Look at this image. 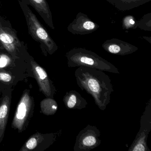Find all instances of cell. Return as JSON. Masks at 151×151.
Wrapping results in <instances>:
<instances>
[{"mask_svg": "<svg viewBox=\"0 0 151 151\" xmlns=\"http://www.w3.org/2000/svg\"><path fill=\"white\" fill-rule=\"evenodd\" d=\"M99 27V24L92 21L86 14L79 12L68 26V30L74 35H84L94 32Z\"/></svg>", "mask_w": 151, "mask_h": 151, "instance_id": "cell-8", "label": "cell"}, {"mask_svg": "<svg viewBox=\"0 0 151 151\" xmlns=\"http://www.w3.org/2000/svg\"><path fill=\"white\" fill-rule=\"evenodd\" d=\"M8 58L6 55H2L0 57V67H4L7 63Z\"/></svg>", "mask_w": 151, "mask_h": 151, "instance_id": "cell-20", "label": "cell"}, {"mask_svg": "<svg viewBox=\"0 0 151 151\" xmlns=\"http://www.w3.org/2000/svg\"><path fill=\"white\" fill-rule=\"evenodd\" d=\"M0 45L13 57L16 56L24 46L23 42L19 39L11 23L1 16Z\"/></svg>", "mask_w": 151, "mask_h": 151, "instance_id": "cell-4", "label": "cell"}, {"mask_svg": "<svg viewBox=\"0 0 151 151\" xmlns=\"http://www.w3.org/2000/svg\"><path fill=\"white\" fill-rule=\"evenodd\" d=\"M142 38L144 39V40H146V41H147V42H149L150 44H151V37H146V36H143V37H142Z\"/></svg>", "mask_w": 151, "mask_h": 151, "instance_id": "cell-21", "label": "cell"}, {"mask_svg": "<svg viewBox=\"0 0 151 151\" xmlns=\"http://www.w3.org/2000/svg\"><path fill=\"white\" fill-rule=\"evenodd\" d=\"M138 27L141 30L151 32V13L145 14L138 22Z\"/></svg>", "mask_w": 151, "mask_h": 151, "instance_id": "cell-18", "label": "cell"}, {"mask_svg": "<svg viewBox=\"0 0 151 151\" xmlns=\"http://www.w3.org/2000/svg\"><path fill=\"white\" fill-rule=\"evenodd\" d=\"M75 75L78 87L93 97L100 109L105 110L114 92L109 76L102 70L86 67H78Z\"/></svg>", "mask_w": 151, "mask_h": 151, "instance_id": "cell-1", "label": "cell"}, {"mask_svg": "<svg viewBox=\"0 0 151 151\" xmlns=\"http://www.w3.org/2000/svg\"><path fill=\"white\" fill-rule=\"evenodd\" d=\"M122 26L124 30L135 29L138 27V22L133 16L129 15L123 18Z\"/></svg>", "mask_w": 151, "mask_h": 151, "instance_id": "cell-17", "label": "cell"}, {"mask_svg": "<svg viewBox=\"0 0 151 151\" xmlns=\"http://www.w3.org/2000/svg\"><path fill=\"white\" fill-rule=\"evenodd\" d=\"M10 105V99L8 95H6L0 104V142L2 141L4 137L8 119Z\"/></svg>", "mask_w": 151, "mask_h": 151, "instance_id": "cell-14", "label": "cell"}, {"mask_svg": "<svg viewBox=\"0 0 151 151\" xmlns=\"http://www.w3.org/2000/svg\"><path fill=\"white\" fill-rule=\"evenodd\" d=\"M18 2L25 17L29 34L35 41L40 44L43 50L49 54H53L58 49L56 43L29 6L20 0H18Z\"/></svg>", "mask_w": 151, "mask_h": 151, "instance_id": "cell-3", "label": "cell"}, {"mask_svg": "<svg viewBox=\"0 0 151 151\" xmlns=\"http://www.w3.org/2000/svg\"><path fill=\"white\" fill-rule=\"evenodd\" d=\"M102 47L107 52L118 55L131 54L138 50L137 47L116 38L106 40L102 44Z\"/></svg>", "mask_w": 151, "mask_h": 151, "instance_id": "cell-10", "label": "cell"}, {"mask_svg": "<svg viewBox=\"0 0 151 151\" xmlns=\"http://www.w3.org/2000/svg\"><path fill=\"white\" fill-rule=\"evenodd\" d=\"M33 75L40 90L47 98H52L55 90L45 70L33 60H31Z\"/></svg>", "mask_w": 151, "mask_h": 151, "instance_id": "cell-9", "label": "cell"}, {"mask_svg": "<svg viewBox=\"0 0 151 151\" xmlns=\"http://www.w3.org/2000/svg\"><path fill=\"white\" fill-rule=\"evenodd\" d=\"M63 101L68 109H82L86 108L88 105L86 100L78 92L73 90L66 93Z\"/></svg>", "mask_w": 151, "mask_h": 151, "instance_id": "cell-12", "label": "cell"}, {"mask_svg": "<svg viewBox=\"0 0 151 151\" xmlns=\"http://www.w3.org/2000/svg\"><path fill=\"white\" fill-rule=\"evenodd\" d=\"M151 130V99L147 105L140 119V127L129 151H150L147 145L148 134Z\"/></svg>", "mask_w": 151, "mask_h": 151, "instance_id": "cell-5", "label": "cell"}, {"mask_svg": "<svg viewBox=\"0 0 151 151\" xmlns=\"http://www.w3.org/2000/svg\"><path fill=\"white\" fill-rule=\"evenodd\" d=\"M28 6H31L42 17L46 24L52 29H55L52 16L47 0H20Z\"/></svg>", "mask_w": 151, "mask_h": 151, "instance_id": "cell-11", "label": "cell"}, {"mask_svg": "<svg viewBox=\"0 0 151 151\" xmlns=\"http://www.w3.org/2000/svg\"><path fill=\"white\" fill-rule=\"evenodd\" d=\"M12 77L9 74L3 72H0V81L9 82L12 80Z\"/></svg>", "mask_w": 151, "mask_h": 151, "instance_id": "cell-19", "label": "cell"}, {"mask_svg": "<svg viewBox=\"0 0 151 151\" xmlns=\"http://www.w3.org/2000/svg\"><path fill=\"white\" fill-rule=\"evenodd\" d=\"M40 107L42 113L46 115L54 114L58 109V104L52 98H47L42 101Z\"/></svg>", "mask_w": 151, "mask_h": 151, "instance_id": "cell-15", "label": "cell"}, {"mask_svg": "<svg viewBox=\"0 0 151 151\" xmlns=\"http://www.w3.org/2000/svg\"><path fill=\"white\" fill-rule=\"evenodd\" d=\"M101 132L95 126L88 124L80 131L76 138L74 151H90L101 144Z\"/></svg>", "mask_w": 151, "mask_h": 151, "instance_id": "cell-6", "label": "cell"}, {"mask_svg": "<svg viewBox=\"0 0 151 151\" xmlns=\"http://www.w3.org/2000/svg\"><path fill=\"white\" fill-rule=\"evenodd\" d=\"M42 135L40 133L35 134L28 139L20 151H29L35 149L40 142V139H42Z\"/></svg>", "mask_w": 151, "mask_h": 151, "instance_id": "cell-16", "label": "cell"}, {"mask_svg": "<svg viewBox=\"0 0 151 151\" xmlns=\"http://www.w3.org/2000/svg\"><path fill=\"white\" fill-rule=\"evenodd\" d=\"M69 68L86 67L94 68L103 71L120 74L114 65L93 52L82 47H75L66 53Z\"/></svg>", "mask_w": 151, "mask_h": 151, "instance_id": "cell-2", "label": "cell"}, {"mask_svg": "<svg viewBox=\"0 0 151 151\" xmlns=\"http://www.w3.org/2000/svg\"><path fill=\"white\" fill-rule=\"evenodd\" d=\"M151 0H106V1L113 5L119 11H129L133 9L138 7L145 3L151 1Z\"/></svg>", "mask_w": 151, "mask_h": 151, "instance_id": "cell-13", "label": "cell"}, {"mask_svg": "<svg viewBox=\"0 0 151 151\" xmlns=\"http://www.w3.org/2000/svg\"><path fill=\"white\" fill-rule=\"evenodd\" d=\"M33 101L29 91H26L22 96L16 112L12 126L20 132L23 131L32 109Z\"/></svg>", "mask_w": 151, "mask_h": 151, "instance_id": "cell-7", "label": "cell"}]
</instances>
